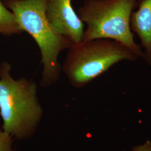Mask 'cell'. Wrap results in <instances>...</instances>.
<instances>
[{"instance_id": "8", "label": "cell", "mask_w": 151, "mask_h": 151, "mask_svg": "<svg viewBox=\"0 0 151 151\" xmlns=\"http://www.w3.org/2000/svg\"><path fill=\"white\" fill-rule=\"evenodd\" d=\"M12 137L3 130H0V151H13Z\"/></svg>"}, {"instance_id": "3", "label": "cell", "mask_w": 151, "mask_h": 151, "mask_svg": "<svg viewBox=\"0 0 151 151\" xmlns=\"http://www.w3.org/2000/svg\"><path fill=\"white\" fill-rule=\"evenodd\" d=\"M141 0H85L76 12L86 24L81 42L108 39L123 44L139 58L143 50L136 43L130 28V18Z\"/></svg>"}, {"instance_id": "7", "label": "cell", "mask_w": 151, "mask_h": 151, "mask_svg": "<svg viewBox=\"0 0 151 151\" xmlns=\"http://www.w3.org/2000/svg\"><path fill=\"white\" fill-rule=\"evenodd\" d=\"M23 32L14 14L0 0V34L12 35Z\"/></svg>"}, {"instance_id": "2", "label": "cell", "mask_w": 151, "mask_h": 151, "mask_svg": "<svg viewBox=\"0 0 151 151\" xmlns=\"http://www.w3.org/2000/svg\"><path fill=\"white\" fill-rule=\"evenodd\" d=\"M11 70L8 62L0 65V114L3 130L22 139L33 133L43 111L37 96L36 83L25 78L15 80Z\"/></svg>"}, {"instance_id": "4", "label": "cell", "mask_w": 151, "mask_h": 151, "mask_svg": "<svg viewBox=\"0 0 151 151\" xmlns=\"http://www.w3.org/2000/svg\"><path fill=\"white\" fill-rule=\"evenodd\" d=\"M139 58L133 50L118 42L96 39L73 44L62 70L73 86L81 88L120 62Z\"/></svg>"}, {"instance_id": "9", "label": "cell", "mask_w": 151, "mask_h": 151, "mask_svg": "<svg viewBox=\"0 0 151 151\" xmlns=\"http://www.w3.org/2000/svg\"><path fill=\"white\" fill-rule=\"evenodd\" d=\"M132 151H151V142L147 141L144 145L134 148Z\"/></svg>"}, {"instance_id": "6", "label": "cell", "mask_w": 151, "mask_h": 151, "mask_svg": "<svg viewBox=\"0 0 151 151\" xmlns=\"http://www.w3.org/2000/svg\"><path fill=\"white\" fill-rule=\"evenodd\" d=\"M130 18V28L140 40L144 60L151 65V0H141Z\"/></svg>"}, {"instance_id": "5", "label": "cell", "mask_w": 151, "mask_h": 151, "mask_svg": "<svg viewBox=\"0 0 151 151\" xmlns=\"http://www.w3.org/2000/svg\"><path fill=\"white\" fill-rule=\"evenodd\" d=\"M47 16L54 29L73 44L80 43L84 24L72 5V0H47Z\"/></svg>"}, {"instance_id": "1", "label": "cell", "mask_w": 151, "mask_h": 151, "mask_svg": "<svg viewBox=\"0 0 151 151\" xmlns=\"http://www.w3.org/2000/svg\"><path fill=\"white\" fill-rule=\"evenodd\" d=\"M23 32H28L39 48L43 65L41 86H49L60 78V53L73 43L58 32L47 16V0H4Z\"/></svg>"}]
</instances>
